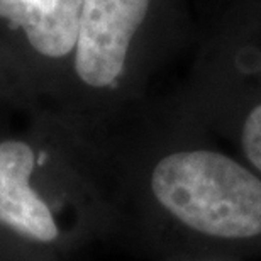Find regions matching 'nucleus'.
Listing matches in <instances>:
<instances>
[{
    "label": "nucleus",
    "mask_w": 261,
    "mask_h": 261,
    "mask_svg": "<svg viewBox=\"0 0 261 261\" xmlns=\"http://www.w3.org/2000/svg\"><path fill=\"white\" fill-rule=\"evenodd\" d=\"M151 189L170 214L198 232L244 239L261 234V180L214 151H181L156 165Z\"/></svg>",
    "instance_id": "nucleus-1"
},
{
    "label": "nucleus",
    "mask_w": 261,
    "mask_h": 261,
    "mask_svg": "<svg viewBox=\"0 0 261 261\" xmlns=\"http://www.w3.org/2000/svg\"><path fill=\"white\" fill-rule=\"evenodd\" d=\"M151 0H83L75 44V71L90 87L112 85L126 66L129 44Z\"/></svg>",
    "instance_id": "nucleus-2"
},
{
    "label": "nucleus",
    "mask_w": 261,
    "mask_h": 261,
    "mask_svg": "<svg viewBox=\"0 0 261 261\" xmlns=\"http://www.w3.org/2000/svg\"><path fill=\"white\" fill-rule=\"evenodd\" d=\"M34 151L22 141L0 143V222L41 243L58 238L49 207L31 189Z\"/></svg>",
    "instance_id": "nucleus-3"
},
{
    "label": "nucleus",
    "mask_w": 261,
    "mask_h": 261,
    "mask_svg": "<svg viewBox=\"0 0 261 261\" xmlns=\"http://www.w3.org/2000/svg\"><path fill=\"white\" fill-rule=\"evenodd\" d=\"M83 0H0V19L24 31L36 53L65 58L76 44Z\"/></svg>",
    "instance_id": "nucleus-4"
},
{
    "label": "nucleus",
    "mask_w": 261,
    "mask_h": 261,
    "mask_svg": "<svg viewBox=\"0 0 261 261\" xmlns=\"http://www.w3.org/2000/svg\"><path fill=\"white\" fill-rule=\"evenodd\" d=\"M243 148L248 160L261 171V103L253 109L243 127Z\"/></svg>",
    "instance_id": "nucleus-5"
}]
</instances>
